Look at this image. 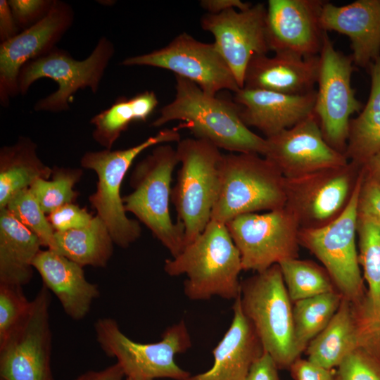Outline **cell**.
I'll list each match as a JSON object with an SVG mask.
<instances>
[{"label": "cell", "instance_id": "34", "mask_svg": "<svg viewBox=\"0 0 380 380\" xmlns=\"http://www.w3.org/2000/svg\"><path fill=\"white\" fill-rule=\"evenodd\" d=\"M20 222L32 231L43 246L53 250L55 231L30 189L14 195L6 208Z\"/></svg>", "mask_w": 380, "mask_h": 380}, {"label": "cell", "instance_id": "48", "mask_svg": "<svg viewBox=\"0 0 380 380\" xmlns=\"http://www.w3.org/2000/svg\"><path fill=\"white\" fill-rule=\"evenodd\" d=\"M361 167L365 175L380 184V152L372 156Z\"/></svg>", "mask_w": 380, "mask_h": 380}, {"label": "cell", "instance_id": "42", "mask_svg": "<svg viewBox=\"0 0 380 380\" xmlns=\"http://www.w3.org/2000/svg\"><path fill=\"white\" fill-rule=\"evenodd\" d=\"M289 370L294 380H335L332 370L319 367L308 359L298 357Z\"/></svg>", "mask_w": 380, "mask_h": 380}, {"label": "cell", "instance_id": "47", "mask_svg": "<svg viewBox=\"0 0 380 380\" xmlns=\"http://www.w3.org/2000/svg\"><path fill=\"white\" fill-rule=\"evenodd\" d=\"M252 4L241 0H202L201 6L208 11V13L217 14L229 9L239 11L249 8Z\"/></svg>", "mask_w": 380, "mask_h": 380}, {"label": "cell", "instance_id": "16", "mask_svg": "<svg viewBox=\"0 0 380 380\" xmlns=\"http://www.w3.org/2000/svg\"><path fill=\"white\" fill-rule=\"evenodd\" d=\"M74 11L66 2L54 0L49 13L31 27L0 44V102L9 106L19 94L18 77L27 63L56 48V44L71 27Z\"/></svg>", "mask_w": 380, "mask_h": 380}, {"label": "cell", "instance_id": "9", "mask_svg": "<svg viewBox=\"0 0 380 380\" xmlns=\"http://www.w3.org/2000/svg\"><path fill=\"white\" fill-rule=\"evenodd\" d=\"M363 172L342 213L327 224L318 228H300V246L310 251L322 262L336 290L356 306L366 294L356 244L357 201Z\"/></svg>", "mask_w": 380, "mask_h": 380}, {"label": "cell", "instance_id": "19", "mask_svg": "<svg viewBox=\"0 0 380 380\" xmlns=\"http://www.w3.org/2000/svg\"><path fill=\"white\" fill-rule=\"evenodd\" d=\"M325 1L269 0L266 28L270 51L318 56L325 31L320 18Z\"/></svg>", "mask_w": 380, "mask_h": 380}, {"label": "cell", "instance_id": "46", "mask_svg": "<svg viewBox=\"0 0 380 380\" xmlns=\"http://www.w3.org/2000/svg\"><path fill=\"white\" fill-rule=\"evenodd\" d=\"M125 376L121 366L116 362L101 370L87 371L75 380H123Z\"/></svg>", "mask_w": 380, "mask_h": 380}, {"label": "cell", "instance_id": "22", "mask_svg": "<svg viewBox=\"0 0 380 380\" xmlns=\"http://www.w3.org/2000/svg\"><path fill=\"white\" fill-rule=\"evenodd\" d=\"M319 56L305 57L293 53L253 56L244 74L243 88L290 95L316 90Z\"/></svg>", "mask_w": 380, "mask_h": 380}, {"label": "cell", "instance_id": "27", "mask_svg": "<svg viewBox=\"0 0 380 380\" xmlns=\"http://www.w3.org/2000/svg\"><path fill=\"white\" fill-rule=\"evenodd\" d=\"M52 168L37 154V145L30 138L20 137L13 145L0 150V210L6 208L17 193L30 189L38 179H49Z\"/></svg>", "mask_w": 380, "mask_h": 380}, {"label": "cell", "instance_id": "37", "mask_svg": "<svg viewBox=\"0 0 380 380\" xmlns=\"http://www.w3.org/2000/svg\"><path fill=\"white\" fill-rule=\"evenodd\" d=\"M335 380H380V365L358 348L338 365Z\"/></svg>", "mask_w": 380, "mask_h": 380}, {"label": "cell", "instance_id": "43", "mask_svg": "<svg viewBox=\"0 0 380 380\" xmlns=\"http://www.w3.org/2000/svg\"><path fill=\"white\" fill-rule=\"evenodd\" d=\"M278 367L265 351L253 362L246 380H280Z\"/></svg>", "mask_w": 380, "mask_h": 380}, {"label": "cell", "instance_id": "11", "mask_svg": "<svg viewBox=\"0 0 380 380\" xmlns=\"http://www.w3.org/2000/svg\"><path fill=\"white\" fill-rule=\"evenodd\" d=\"M319 56L313 113L328 144L345 153L350 117L364 107L351 85L355 65L351 55H345L335 49L327 32Z\"/></svg>", "mask_w": 380, "mask_h": 380}, {"label": "cell", "instance_id": "15", "mask_svg": "<svg viewBox=\"0 0 380 380\" xmlns=\"http://www.w3.org/2000/svg\"><path fill=\"white\" fill-rule=\"evenodd\" d=\"M361 167L351 163L343 167L285 179V206L300 228H318L336 218L355 189Z\"/></svg>", "mask_w": 380, "mask_h": 380}, {"label": "cell", "instance_id": "39", "mask_svg": "<svg viewBox=\"0 0 380 380\" xmlns=\"http://www.w3.org/2000/svg\"><path fill=\"white\" fill-rule=\"evenodd\" d=\"M8 2L19 29L25 30L49 13L54 0H9Z\"/></svg>", "mask_w": 380, "mask_h": 380}, {"label": "cell", "instance_id": "36", "mask_svg": "<svg viewBox=\"0 0 380 380\" xmlns=\"http://www.w3.org/2000/svg\"><path fill=\"white\" fill-rule=\"evenodd\" d=\"M30 303L23 293V286L0 284V342L22 321Z\"/></svg>", "mask_w": 380, "mask_h": 380}, {"label": "cell", "instance_id": "8", "mask_svg": "<svg viewBox=\"0 0 380 380\" xmlns=\"http://www.w3.org/2000/svg\"><path fill=\"white\" fill-rule=\"evenodd\" d=\"M96 341L106 355L117 359L125 377L154 380H185L191 374L175 360L177 354L191 347L184 320L168 327L158 342L142 343L127 336L112 318H100L94 324Z\"/></svg>", "mask_w": 380, "mask_h": 380}, {"label": "cell", "instance_id": "40", "mask_svg": "<svg viewBox=\"0 0 380 380\" xmlns=\"http://www.w3.org/2000/svg\"><path fill=\"white\" fill-rule=\"evenodd\" d=\"M48 220L55 232H65L87 225L94 216L85 208L68 203L48 214Z\"/></svg>", "mask_w": 380, "mask_h": 380}, {"label": "cell", "instance_id": "3", "mask_svg": "<svg viewBox=\"0 0 380 380\" xmlns=\"http://www.w3.org/2000/svg\"><path fill=\"white\" fill-rule=\"evenodd\" d=\"M242 311L279 369L300 357L294 338L293 304L279 264L241 281Z\"/></svg>", "mask_w": 380, "mask_h": 380}, {"label": "cell", "instance_id": "25", "mask_svg": "<svg viewBox=\"0 0 380 380\" xmlns=\"http://www.w3.org/2000/svg\"><path fill=\"white\" fill-rule=\"evenodd\" d=\"M39 239L6 208L0 210V284L23 286L33 277Z\"/></svg>", "mask_w": 380, "mask_h": 380}, {"label": "cell", "instance_id": "12", "mask_svg": "<svg viewBox=\"0 0 380 380\" xmlns=\"http://www.w3.org/2000/svg\"><path fill=\"white\" fill-rule=\"evenodd\" d=\"M226 225L240 253L244 271L260 272L298 256L300 227L286 206L264 213L241 215Z\"/></svg>", "mask_w": 380, "mask_h": 380}, {"label": "cell", "instance_id": "24", "mask_svg": "<svg viewBox=\"0 0 380 380\" xmlns=\"http://www.w3.org/2000/svg\"><path fill=\"white\" fill-rule=\"evenodd\" d=\"M44 286L73 320L84 319L100 296L99 286L87 280L83 267L50 250H41L33 261Z\"/></svg>", "mask_w": 380, "mask_h": 380}, {"label": "cell", "instance_id": "6", "mask_svg": "<svg viewBox=\"0 0 380 380\" xmlns=\"http://www.w3.org/2000/svg\"><path fill=\"white\" fill-rule=\"evenodd\" d=\"M180 163L171 201L184 230L185 246L194 241L210 221L220 185L223 154L211 142L198 138L178 141Z\"/></svg>", "mask_w": 380, "mask_h": 380}, {"label": "cell", "instance_id": "29", "mask_svg": "<svg viewBox=\"0 0 380 380\" xmlns=\"http://www.w3.org/2000/svg\"><path fill=\"white\" fill-rule=\"evenodd\" d=\"M52 250L81 266L105 267L113 253V241L102 219L96 215L86 226L55 232Z\"/></svg>", "mask_w": 380, "mask_h": 380}, {"label": "cell", "instance_id": "7", "mask_svg": "<svg viewBox=\"0 0 380 380\" xmlns=\"http://www.w3.org/2000/svg\"><path fill=\"white\" fill-rule=\"evenodd\" d=\"M175 129H163L156 135L127 148L87 151L80 165L97 175L96 190L89 201L107 226L114 243L127 248L141 236L139 222L129 218L124 208L120 187L123 179L135 158L146 149L170 142L179 141Z\"/></svg>", "mask_w": 380, "mask_h": 380}, {"label": "cell", "instance_id": "13", "mask_svg": "<svg viewBox=\"0 0 380 380\" xmlns=\"http://www.w3.org/2000/svg\"><path fill=\"white\" fill-rule=\"evenodd\" d=\"M51 300L50 291L43 286L22 321L0 342V380H54Z\"/></svg>", "mask_w": 380, "mask_h": 380}, {"label": "cell", "instance_id": "35", "mask_svg": "<svg viewBox=\"0 0 380 380\" xmlns=\"http://www.w3.org/2000/svg\"><path fill=\"white\" fill-rule=\"evenodd\" d=\"M134 121L129 99L119 97L109 108L92 117L90 120L94 126L92 137L104 149H111L121 134Z\"/></svg>", "mask_w": 380, "mask_h": 380}, {"label": "cell", "instance_id": "4", "mask_svg": "<svg viewBox=\"0 0 380 380\" xmlns=\"http://www.w3.org/2000/svg\"><path fill=\"white\" fill-rule=\"evenodd\" d=\"M179 163L176 149L158 145L139 162L130 177L132 191L122 197L125 210L132 213L167 249L172 257L185 247L184 230L170 214L171 182Z\"/></svg>", "mask_w": 380, "mask_h": 380}, {"label": "cell", "instance_id": "41", "mask_svg": "<svg viewBox=\"0 0 380 380\" xmlns=\"http://www.w3.org/2000/svg\"><path fill=\"white\" fill-rule=\"evenodd\" d=\"M360 348L380 365V317L368 322H360Z\"/></svg>", "mask_w": 380, "mask_h": 380}, {"label": "cell", "instance_id": "26", "mask_svg": "<svg viewBox=\"0 0 380 380\" xmlns=\"http://www.w3.org/2000/svg\"><path fill=\"white\" fill-rule=\"evenodd\" d=\"M360 322L355 305L343 298L327 327L308 344V360L332 370L360 348Z\"/></svg>", "mask_w": 380, "mask_h": 380}, {"label": "cell", "instance_id": "10", "mask_svg": "<svg viewBox=\"0 0 380 380\" xmlns=\"http://www.w3.org/2000/svg\"><path fill=\"white\" fill-rule=\"evenodd\" d=\"M115 53L113 44L101 37L91 54L78 61L67 51L55 48L49 53L25 64L18 77L19 94H27L41 78H49L58 89L34 105L35 111L59 113L69 110V103L79 90L89 87L96 94L105 70Z\"/></svg>", "mask_w": 380, "mask_h": 380}, {"label": "cell", "instance_id": "17", "mask_svg": "<svg viewBox=\"0 0 380 380\" xmlns=\"http://www.w3.org/2000/svg\"><path fill=\"white\" fill-rule=\"evenodd\" d=\"M265 139L263 157L287 179L349 163L345 153L326 141L314 113L291 128Z\"/></svg>", "mask_w": 380, "mask_h": 380}, {"label": "cell", "instance_id": "18", "mask_svg": "<svg viewBox=\"0 0 380 380\" xmlns=\"http://www.w3.org/2000/svg\"><path fill=\"white\" fill-rule=\"evenodd\" d=\"M266 17L267 6L258 3L242 11L229 9L217 14L208 13L201 18L202 28L213 34L216 48L241 89L251 58L270 51Z\"/></svg>", "mask_w": 380, "mask_h": 380}, {"label": "cell", "instance_id": "23", "mask_svg": "<svg viewBox=\"0 0 380 380\" xmlns=\"http://www.w3.org/2000/svg\"><path fill=\"white\" fill-rule=\"evenodd\" d=\"M232 309L231 324L213 350V366L185 380H246L252 365L264 350L253 325L242 311L239 296L234 300Z\"/></svg>", "mask_w": 380, "mask_h": 380}, {"label": "cell", "instance_id": "31", "mask_svg": "<svg viewBox=\"0 0 380 380\" xmlns=\"http://www.w3.org/2000/svg\"><path fill=\"white\" fill-rule=\"evenodd\" d=\"M342 299L341 294L334 291L293 303L294 338L299 355L327 327Z\"/></svg>", "mask_w": 380, "mask_h": 380}, {"label": "cell", "instance_id": "45", "mask_svg": "<svg viewBox=\"0 0 380 380\" xmlns=\"http://www.w3.org/2000/svg\"><path fill=\"white\" fill-rule=\"evenodd\" d=\"M17 25L8 1H0V40L4 42L19 33Z\"/></svg>", "mask_w": 380, "mask_h": 380}, {"label": "cell", "instance_id": "44", "mask_svg": "<svg viewBox=\"0 0 380 380\" xmlns=\"http://www.w3.org/2000/svg\"><path fill=\"white\" fill-rule=\"evenodd\" d=\"M135 121H146L158 104L156 94L145 91L129 98Z\"/></svg>", "mask_w": 380, "mask_h": 380}, {"label": "cell", "instance_id": "33", "mask_svg": "<svg viewBox=\"0 0 380 380\" xmlns=\"http://www.w3.org/2000/svg\"><path fill=\"white\" fill-rule=\"evenodd\" d=\"M80 168L54 166L51 179H40L30 187L43 211L49 214L54 210L75 201L78 196L75 185L82 176Z\"/></svg>", "mask_w": 380, "mask_h": 380}, {"label": "cell", "instance_id": "5", "mask_svg": "<svg viewBox=\"0 0 380 380\" xmlns=\"http://www.w3.org/2000/svg\"><path fill=\"white\" fill-rule=\"evenodd\" d=\"M285 178L256 153L223 154L220 185L210 220L227 224L241 215L284 208Z\"/></svg>", "mask_w": 380, "mask_h": 380}, {"label": "cell", "instance_id": "28", "mask_svg": "<svg viewBox=\"0 0 380 380\" xmlns=\"http://www.w3.org/2000/svg\"><path fill=\"white\" fill-rule=\"evenodd\" d=\"M368 72L369 98L359 114L350 120L345 151L348 161L360 167L380 152V56Z\"/></svg>", "mask_w": 380, "mask_h": 380}, {"label": "cell", "instance_id": "21", "mask_svg": "<svg viewBox=\"0 0 380 380\" xmlns=\"http://www.w3.org/2000/svg\"><path fill=\"white\" fill-rule=\"evenodd\" d=\"M316 90L290 95L266 90L241 88L233 101L244 124L258 129L265 138L295 126L314 111Z\"/></svg>", "mask_w": 380, "mask_h": 380}, {"label": "cell", "instance_id": "2", "mask_svg": "<svg viewBox=\"0 0 380 380\" xmlns=\"http://www.w3.org/2000/svg\"><path fill=\"white\" fill-rule=\"evenodd\" d=\"M164 270L171 277L186 276L184 293L190 300H236L240 296L241 258L224 223L210 220L179 255L165 260Z\"/></svg>", "mask_w": 380, "mask_h": 380}, {"label": "cell", "instance_id": "20", "mask_svg": "<svg viewBox=\"0 0 380 380\" xmlns=\"http://www.w3.org/2000/svg\"><path fill=\"white\" fill-rule=\"evenodd\" d=\"M320 23L324 31L349 38L355 67L368 71L380 56V0H357L343 6L325 1Z\"/></svg>", "mask_w": 380, "mask_h": 380}, {"label": "cell", "instance_id": "49", "mask_svg": "<svg viewBox=\"0 0 380 380\" xmlns=\"http://www.w3.org/2000/svg\"><path fill=\"white\" fill-rule=\"evenodd\" d=\"M123 380H145V379H134L132 377H125V379Z\"/></svg>", "mask_w": 380, "mask_h": 380}, {"label": "cell", "instance_id": "14", "mask_svg": "<svg viewBox=\"0 0 380 380\" xmlns=\"http://www.w3.org/2000/svg\"><path fill=\"white\" fill-rule=\"evenodd\" d=\"M122 65H146L170 70L215 96L221 90L236 93L239 87L232 70L214 43L200 42L183 32L167 46L150 53L129 57Z\"/></svg>", "mask_w": 380, "mask_h": 380}, {"label": "cell", "instance_id": "1", "mask_svg": "<svg viewBox=\"0 0 380 380\" xmlns=\"http://www.w3.org/2000/svg\"><path fill=\"white\" fill-rule=\"evenodd\" d=\"M176 94L163 106L152 122L159 127L180 120L196 138L205 139L219 148L264 156L265 138L253 132L242 121L238 105L233 101L205 93L193 82L176 76Z\"/></svg>", "mask_w": 380, "mask_h": 380}, {"label": "cell", "instance_id": "38", "mask_svg": "<svg viewBox=\"0 0 380 380\" xmlns=\"http://www.w3.org/2000/svg\"><path fill=\"white\" fill-rule=\"evenodd\" d=\"M357 221L380 228V184L364 172L357 201Z\"/></svg>", "mask_w": 380, "mask_h": 380}, {"label": "cell", "instance_id": "32", "mask_svg": "<svg viewBox=\"0 0 380 380\" xmlns=\"http://www.w3.org/2000/svg\"><path fill=\"white\" fill-rule=\"evenodd\" d=\"M279 265L293 303L337 291L326 270L312 261L297 258Z\"/></svg>", "mask_w": 380, "mask_h": 380}, {"label": "cell", "instance_id": "30", "mask_svg": "<svg viewBox=\"0 0 380 380\" xmlns=\"http://www.w3.org/2000/svg\"><path fill=\"white\" fill-rule=\"evenodd\" d=\"M358 257L367 289L362 303L357 306L362 322L380 317V228L358 222Z\"/></svg>", "mask_w": 380, "mask_h": 380}]
</instances>
